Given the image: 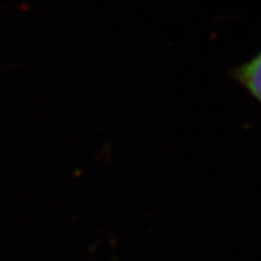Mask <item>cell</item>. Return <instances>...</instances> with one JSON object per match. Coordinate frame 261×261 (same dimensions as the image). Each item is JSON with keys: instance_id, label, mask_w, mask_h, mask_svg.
<instances>
[{"instance_id": "obj_1", "label": "cell", "mask_w": 261, "mask_h": 261, "mask_svg": "<svg viewBox=\"0 0 261 261\" xmlns=\"http://www.w3.org/2000/svg\"><path fill=\"white\" fill-rule=\"evenodd\" d=\"M229 77L261 106V50L248 61L232 68Z\"/></svg>"}]
</instances>
